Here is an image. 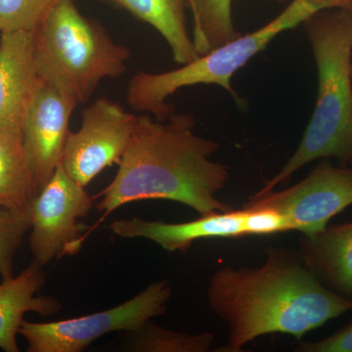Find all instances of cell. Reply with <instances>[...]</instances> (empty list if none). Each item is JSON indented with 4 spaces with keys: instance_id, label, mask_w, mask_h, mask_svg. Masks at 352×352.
I'll use <instances>...</instances> for the list:
<instances>
[{
    "instance_id": "obj_1",
    "label": "cell",
    "mask_w": 352,
    "mask_h": 352,
    "mask_svg": "<svg viewBox=\"0 0 352 352\" xmlns=\"http://www.w3.org/2000/svg\"><path fill=\"white\" fill-rule=\"evenodd\" d=\"M208 307L228 329L221 351L241 352L265 335L283 333L298 340L327 322L351 311L352 302L335 295L303 263L298 252L265 250L256 267L224 266L210 278Z\"/></svg>"
},
{
    "instance_id": "obj_2",
    "label": "cell",
    "mask_w": 352,
    "mask_h": 352,
    "mask_svg": "<svg viewBox=\"0 0 352 352\" xmlns=\"http://www.w3.org/2000/svg\"><path fill=\"white\" fill-rule=\"evenodd\" d=\"M195 127L188 113H175L164 120L138 116L117 175L97 196V210L110 214L133 201L166 200L200 215L232 210L217 198L230 176L226 164L210 160L220 144L198 135Z\"/></svg>"
},
{
    "instance_id": "obj_3",
    "label": "cell",
    "mask_w": 352,
    "mask_h": 352,
    "mask_svg": "<svg viewBox=\"0 0 352 352\" xmlns=\"http://www.w3.org/2000/svg\"><path fill=\"white\" fill-rule=\"evenodd\" d=\"M302 25L318 69L316 106L298 149L254 195L286 184L317 160L352 164V10L321 11Z\"/></svg>"
},
{
    "instance_id": "obj_4",
    "label": "cell",
    "mask_w": 352,
    "mask_h": 352,
    "mask_svg": "<svg viewBox=\"0 0 352 352\" xmlns=\"http://www.w3.org/2000/svg\"><path fill=\"white\" fill-rule=\"evenodd\" d=\"M333 9L352 10V0H293L286 9L256 31L240 36L201 55L191 63L163 73L139 72L129 80L127 102L133 110L166 120L175 113L168 98L184 87L217 85L242 103L231 85L236 72L265 50L282 32L303 24L315 14Z\"/></svg>"
},
{
    "instance_id": "obj_5",
    "label": "cell",
    "mask_w": 352,
    "mask_h": 352,
    "mask_svg": "<svg viewBox=\"0 0 352 352\" xmlns=\"http://www.w3.org/2000/svg\"><path fill=\"white\" fill-rule=\"evenodd\" d=\"M39 76L87 103L105 78L124 75L131 52L101 25L83 16L74 0H59L36 32Z\"/></svg>"
},
{
    "instance_id": "obj_6",
    "label": "cell",
    "mask_w": 352,
    "mask_h": 352,
    "mask_svg": "<svg viewBox=\"0 0 352 352\" xmlns=\"http://www.w3.org/2000/svg\"><path fill=\"white\" fill-rule=\"evenodd\" d=\"M173 287L166 280L146 287L131 300L110 309L67 320L23 321L19 333L29 352H80L113 332L131 333L166 314Z\"/></svg>"
},
{
    "instance_id": "obj_7",
    "label": "cell",
    "mask_w": 352,
    "mask_h": 352,
    "mask_svg": "<svg viewBox=\"0 0 352 352\" xmlns=\"http://www.w3.org/2000/svg\"><path fill=\"white\" fill-rule=\"evenodd\" d=\"M94 198L60 164L39 190L30 208L32 261L44 266L80 252L89 226L80 220L94 207Z\"/></svg>"
},
{
    "instance_id": "obj_8",
    "label": "cell",
    "mask_w": 352,
    "mask_h": 352,
    "mask_svg": "<svg viewBox=\"0 0 352 352\" xmlns=\"http://www.w3.org/2000/svg\"><path fill=\"white\" fill-rule=\"evenodd\" d=\"M352 205V166H335L328 159L307 177L282 191L252 195L243 208H268L285 215L294 231L311 235Z\"/></svg>"
},
{
    "instance_id": "obj_9",
    "label": "cell",
    "mask_w": 352,
    "mask_h": 352,
    "mask_svg": "<svg viewBox=\"0 0 352 352\" xmlns=\"http://www.w3.org/2000/svg\"><path fill=\"white\" fill-rule=\"evenodd\" d=\"M80 129L69 131L61 166L87 187L101 171L120 164L131 143L138 116L106 97L82 111Z\"/></svg>"
},
{
    "instance_id": "obj_10",
    "label": "cell",
    "mask_w": 352,
    "mask_h": 352,
    "mask_svg": "<svg viewBox=\"0 0 352 352\" xmlns=\"http://www.w3.org/2000/svg\"><path fill=\"white\" fill-rule=\"evenodd\" d=\"M76 106L74 97L41 78L22 127L25 153L39 190L61 164L69 119Z\"/></svg>"
},
{
    "instance_id": "obj_11",
    "label": "cell",
    "mask_w": 352,
    "mask_h": 352,
    "mask_svg": "<svg viewBox=\"0 0 352 352\" xmlns=\"http://www.w3.org/2000/svg\"><path fill=\"white\" fill-rule=\"evenodd\" d=\"M41 80L34 32L1 34L0 131H22L25 113Z\"/></svg>"
},
{
    "instance_id": "obj_12",
    "label": "cell",
    "mask_w": 352,
    "mask_h": 352,
    "mask_svg": "<svg viewBox=\"0 0 352 352\" xmlns=\"http://www.w3.org/2000/svg\"><path fill=\"white\" fill-rule=\"evenodd\" d=\"M244 217L243 208L200 215V219L180 223L133 217L115 220L109 229L124 239L142 238L156 243L166 252H186L196 241L245 237Z\"/></svg>"
},
{
    "instance_id": "obj_13",
    "label": "cell",
    "mask_w": 352,
    "mask_h": 352,
    "mask_svg": "<svg viewBox=\"0 0 352 352\" xmlns=\"http://www.w3.org/2000/svg\"><path fill=\"white\" fill-rule=\"evenodd\" d=\"M298 254L323 286L352 302V221L302 234Z\"/></svg>"
},
{
    "instance_id": "obj_14",
    "label": "cell",
    "mask_w": 352,
    "mask_h": 352,
    "mask_svg": "<svg viewBox=\"0 0 352 352\" xmlns=\"http://www.w3.org/2000/svg\"><path fill=\"white\" fill-rule=\"evenodd\" d=\"M45 272L36 261L18 276L0 283V349L6 352L20 351L17 335L28 312L43 316L57 314L62 305L53 296H38L45 283Z\"/></svg>"
},
{
    "instance_id": "obj_15",
    "label": "cell",
    "mask_w": 352,
    "mask_h": 352,
    "mask_svg": "<svg viewBox=\"0 0 352 352\" xmlns=\"http://www.w3.org/2000/svg\"><path fill=\"white\" fill-rule=\"evenodd\" d=\"M147 23L166 41L176 63L185 65L200 57L189 34L186 10L189 0H107Z\"/></svg>"
},
{
    "instance_id": "obj_16",
    "label": "cell",
    "mask_w": 352,
    "mask_h": 352,
    "mask_svg": "<svg viewBox=\"0 0 352 352\" xmlns=\"http://www.w3.org/2000/svg\"><path fill=\"white\" fill-rule=\"evenodd\" d=\"M38 192L22 131H0V207L30 212Z\"/></svg>"
},
{
    "instance_id": "obj_17",
    "label": "cell",
    "mask_w": 352,
    "mask_h": 352,
    "mask_svg": "<svg viewBox=\"0 0 352 352\" xmlns=\"http://www.w3.org/2000/svg\"><path fill=\"white\" fill-rule=\"evenodd\" d=\"M189 9L192 39L200 56L241 36L234 25L232 0H189Z\"/></svg>"
},
{
    "instance_id": "obj_18",
    "label": "cell",
    "mask_w": 352,
    "mask_h": 352,
    "mask_svg": "<svg viewBox=\"0 0 352 352\" xmlns=\"http://www.w3.org/2000/svg\"><path fill=\"white\" fill-rule=\"evenodd\" d=\"M129 333L126 347L134 352H208L215 342L214 333L176 332L152 320Z\"/></svg>"
},
{
    "instance_id": "obj_19",
    "label": "cell",
    "mask_w": 352,
    "mask_h": 352,
    "mask_svg": "<svg viewBox=\"0 0 352 352\" xmlns=\"http://www.w3.org/2000/svg\"><path fill=\"white\" fill-rule=\"evenodd\" d=\"M59 0H0V34L34 32Z\"/></svg>"
},
{
    "instance_id": "obj_20",
    "label": "cell",
    "mask_w": 352,
    "mask_h": 352,
    "mask_svg": "<svg viewBox=\"0 0 352 352\" xmlns=\"http://www.w3.org/2000/svg\"><path fill=\"white\" fill-rule=\"evenodd\" d=\"M30 212L0 207V277L14 276V261L25 234L31 230Z\"/></svg>"
},
{
    "instance_id": "obj_21",
    "label": "cell",
    "mask_w": 352,
    "mask_h": 352,
    "mask_svg": "<svg viewBox=\"0 0 352 352\" xmlns=\"http://www.w3.org/2000/svg\"><path fill=\"white\" fill-rule=\"evenodd\" d=\"M245 210V236L292 232L294 227L285 215L268 208H242Z\"/></svg>"
},
{
    "instance_id": "obj_22",
    "label": "cell",
    "mask_w": 352,
    "mask_h": 352,
    "mask_svg": "<svg viewBox=\"0 0 352 352\" xmlns=\"http://www.w3.org/2000/svg\"><path fill=\"white\" fill-rule=\"evenodd\" d=\"M300 352H352V322L325 339L303 342L296 346Z\"/></svg>"
},
{
    "instance_id": "obj_23",
    "label": "cell",
    "mask_w": 352,
    "mask_h": 352,
    "mask_svg": "<svg viewBox=\"0 0 352 352\" xmlns=\"http://www.w3.org/2000/svg\"><path fill=\"white\" fill-rule=\"evenodd\" d=\"M0 44H1V34H0Z\"/></svg>"
},
{
    "instance_id": "obj_24",
    "label": "cell",
    "mask_w": 352,
    "mask_h": 352,
    "mask_svg": "<svg viewBox=\"0 0 352 352\" xmlns=\"http://www.w3.org/2000/svg\"><path fill=\"white\" fill-rule=\"evenodd\" d=\"M278 1H283V0H278Z\"/></svg>"
},
{
    "instance_id": "obj_25",
    "label": "cell",
    "mask_w": 352,
    "mask_h": 352,
    "mask_svg": "<svg viewBox=\"0 0 352 352\" xmlns=\"http://www.w3.org/2000/svg\"><path fill=\"white\" fill-rule=\"evenodd\" d=\"M351 76H352V69H351Z\"/></svg>"
},
{
    "instance_id": "obj_26",
    "label": "cell",
    "mask_w": 352,
    "mask_h": 352,
    "mask_svg": "<svg viewBox=\"0 0 352 352\" xmlns=\"http://www.w3.org/2000/svg\"><path fill=\"white\" fill-rule=\"evenodd\" d=\"M351 166H352V164H351Z\"/></svg>"
}]
</instances>
